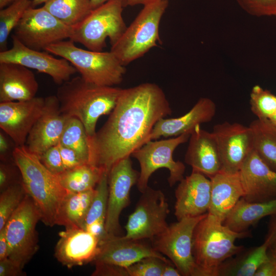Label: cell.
Instances as JSON below:
<instances>
[{
    "mask_svg": "<svg viewBox=\"0 0 276 276\" xmlns=\"http://www.w3.org/2000/svg\"><path fill=\"white\" fill-rule=\"evenodd\" d=\"M172 112L165 93L155 83L122 89L107 120L88 137L89 164L108 173L116 163L144 145L156 122Z\"/></svg>",
    "mask_w": 276,
    "mask_h": 276,
    "instance_id": "1",
    "label": "cell"
},
{
    "mask_svg": "<svg viewBox=\"0 0 276 276\" xmlns=\"http://www.w3.org/2000/svg\"><path fill=\"white\" fill-rule=\"evenodd\" d=\"M122 90L89 83L80 76L60 85L56 96L62 113L78 119L90 137L96 132L98 119L110 114L116 106Z\"/></svg>",
    "mask_w": 276,
    "mask_h": 276,
    "instance_id": "2",
    "label": "cell"
},
{
    "mask_svg": "<svg viewBox=\"0 0 276 276\" xmlns=\"http://www.w3.org/2000/svg\"><path fill=\"white\" fill-rule=\"evenodd\" d=\"M251 236L249 231L235 232L207 213L198 223L193 233L195 276H218L220 265L245 248L236 245V240Z\"/></svg>",
    "mask_w": 276,
    "mask_h": 276,
    "instance_id": "3",
    "label": "cell"
},
{
    "mask_svg": "<svg viewBox=\"0 0 276 276\" xmlns=\"http://www.w3.org/2000/svg\"><path fill=\"white\" fill-rule=\"evenodd\" d=\"M13 157L27 193L40 211L41 221L50 227L56 225L60 204L70 192L62 186L58 176L49 171L25 145L16 146Z\"/></svg>",
    "mask_w": 276,
    "mask_h": 276,
    "instance_id": "4",
    "label": "cell"
},
{
    "mask_svg": "<svg viewBox=\"0 0 276 276\" xmlns=\"http://www.w3.org/2000/svg\"><path fill=\"white\" fill-rule=\"evenodd\" d=\"M45 51L64 58L72 64L86 81L100 86L121 83L126 68L111 52L93 51L80 48L69 39L47 47Z\"/></svg>",
    "mask_w": 276,
    "mask_h": 276,
    "instance_id": "5",
    "label": "cell"
},
{
    "mask_svg": "<svg viewBox=\"0 0 276 276\" xmlns=\"http://www.w3.org/2000/svg\"><path fill=\"white\" fill-rule=\"evenodd\" d=\"M168 0H157L144 5L110 51L124 66L141 57L159 41L161 19L168 6Z\"/></svg>",
    "mask_w": 276,
    "mask_h": 276,
    "instance_id": "6",
    "label": "cell"
},
{
    "mask_svg": "<svg viewBox=\"0 0 276 276\" xmlns=\"http://www.w3.org/2000/svg\"><path fill=\"white\" fill-rule=\"evenodd\" d=\"M124 7V0H110L92 10L83 21L72 27L69 39L93 51H102L107 38L111 45H114L127 27L122 16Z\"/></svg>",
    "mask_w": 276,
    "mask_h": 276,
    "instance_id": "7",
    "label": "cell"
},
{
    "mask_svg": "<svg viewBox=\"0 0 276 276\" xmlns=\"http://www.w3.org/2000/svg\"><path fill=\"white\" fill-rule=\"evenodd\" d=\"M39 220L40 211L27 194L4 227L9 245L8 258L23 269L39 249L36 227Z\"/></svg>",
    "mask_w": 276,
    "mask_h": 276,
    "instance_id": "8",
    "label": "cell"
},
{
    "mask_svg": "<svg viewBox=\"0 0 276 276\" xmlns=\"http://www.w3.org/2000/svg\"><path fill=\"white\" fill-rule=\"evenodd\" d=\"M190 134L184 133L164 140L150 141L131 154V156L137 160L140 166L136 183L140 192L143 193L146 190L150 176L160 168L168 169L170 174L168 181L170 187L184 178L185 165L179 160H174L173 153L178 146L189 141Z\"/></svg>",
    "mask_w": 276,
    "mask_h": 276,
    "instance_id": "9",
    "label": "cell"
},
{
    "mask_svg": "<svg viewBox=\"0 0 276 276\" xmlns=\"http://www.w3.org/2000/svg\"><path fill=\"white\" fill-rule=\"evenodd\" d=\"M206 214L182 218L169 225L163 233L151 239L153 248L169 258L181 275L195 276L193 233L198 223Z\"/></svg>",
    "mask_w": 276,
    "mask_h": 276,
    "instance_id": "10",
    "label": "cell"
},
{
    "mask_svg": "<svg viewBox=\"0 0 276 276\" xmlns=\"http://www.w3.org/2000/svg\"><path fill=\"white\" fill-rule=\"evenodd\" d=\"M13 34L26 47L45 51L51 44L70 39L72 27L65 25L43 6L31 7L13 30Z\"/></svg>",
    "mask_w": 276,
    "mask_h": 276,
    "instance_id": "11",
    "label": "cell"
},
{
    "mask_svg": "<svg viewBox=\"0 0 276 276\" xmlns=\"http://www.w3.org/2000/svg\"><path fill=\"white\" fill-rule=\"evenodd\" d=\"M142 194L125 226L126 233L124 237L127 239L151 240L169 225L166 219L170 211L163 192L148 186Z\"/></svg>",
    "mask_w": 276,
    "mask_h": 276,
    "instance_id": "12",
    "label": "cell"
},
{
    "mask_svg": "<svg viewBox=\"0 0 276 276\" xmlns=\"http://www.w3.org/2000/svg\"><path fill=\"white\" fill-rule=\"evenodd\" d=\"M140 172L132 168L130 156L116 163L108 173V197L105 220L108 236H119V218L130 203V193L137 183Z\"/></svg>",
    "mask_w": 276,
    "mask_h": 276,
    "instance_id": "13",
    "label": "cell"
},
{
    "mask_svg": "<svg viewBox=\"0 0 276 276\" xmlns=\"http://www.w3.org/2000/svg\"><path fill=\"white\" fill-rule=\"evenodd\" d=\"M12 47L0 52V62H13L50 76L54 82L61 85L77 72L76 68L64 58L58 59L44 51L30 49L12 35Z\"/></svg>",
    "mask_w": 276,
    "mask_h": 276,
    "instance_id": "14",
    "label": "cell"
},
{
    "mask_svg": "<svg viewBox=\"0 0 276 276\" xmlns=\"http://www.w3.org/2000/svg\"><path fill=\"white\" fill-rule=\"evenodd\" d=\"M212 132L219 149L221 171L229 173L238 172L253 150L251 129L239 123L224 122L214 125Z\"/></svg>",
    "mask_w": 276,
    "mask_h": 276,
    "instance_id": "15",
    "label": "cell"
},
{
    "mask_svg": "<svg viewBox=\"0 0 276 276\" xmlns=\"http://www.w3.org/2000/svg\"><path fill=\"white\" fill-rule=\"evenodd\" d=\"M45 98L0 103V128L16 146L25 145L33 126L42 112Z\"/></svg>",
    "mask_w": 276,
    "mask_h": 276,
    "instance_id": "16",
    "label": "cell"
},
{
    "mask_svg": "<svg viewBox=\"0 0 276 276\" xmlns=\"http://www.w3.org/2000/svg\"><path fill=\"white\" fill-rule=\"evenodd\" d=\"M68 118L61 111L56 95L45 97L42 112L27 138L25 145L28 150L39 158L47 149L58 144Z\"/></svg>",
    "mask_w": 276,
    "mask_h": 276,
    "instance_id": "17",
    "label": "cell"
},
{
    "mask_svg": "<svg viewBox=\"0 0 276 276\" xmlns=\"http://www.w3.org/2000/svg\"><path fill=\"white\" fill-rule=\"evenodd\" d=\"M55 248V257L68 268L94 262L99 251V239L81 228H65Z\"/></svg>",
    "mask_w": 276,
    "mask_h": 276,
    "instance_id": "18",
    "label": "cell"
},
{
    "mask_svg": "<svg viewBox=\"0 0 276 276\" xmlns=\"http://www.w3.org/2000/svg\"><path fill=\"white\" fill-rule=\"evenodd\" d=\"M175 195L174 215L177 220L208 213L211 201V182L203 174L192 171L179 182Z\"/></svg>",
    "mask_w": 276,
    "mask_h": 276,
    "instance_id": "19",
    "label": "cell"
},
{
    "mask_svg": "<svg viewBox=\"0 0 276 276\" xmlns=\"http://www.w3.org/2000/svg\"><path fill=\"white\" fill-rule=\"evenodd\" d=\"M244 194L249 202L276 199V172L269 168L252 150L239 171Z\"/></svg>",
    "mask_w": 276,
    "mask_h": 276,
    "instance_id": "20",
    "label": "cell"
},
{
    "mask_svg": "<svg viewBox=\"0 0 276 276\" xmlns=\"http://www.w3.org/2000/svg\"><path fill=\"white\" fill-rule=\"evenodd\" d=\"M155 257L167 260L162 254L141 240L120 236H107L99 242V251L94 262H102L127 268L141 259Z\"/></svg>",
    "mask_w": 276,
    "mask_h": 276,
    "instance_id": "21",
    "label": "cell"
},
{
    "mask_svg": "<svg viewBox=\"0 0 276 276\" xmlns=\"http://www.w3.org/2000/svg\"><path fill=\"white\" fill-rule=\"evenodd\" d=\"M216 112V105L212 100L206 97L200 98L184 115L174 118L160 119L150 133L146 143L161 137L167 138L184 133L191 134L196 126L211 121Z\"/></svg>",
    "mask_w": 276,
    "mask_h": 276,
    "instance_id": "22",
    "label": "cell"
},
{
    "mask_svg": "<svg viewBox=\"0 0 276 276\" xmlns=\"http://www.w3.org/2000/svg\"><path fill=\"white\" fill-rule=\"evenodd\" d=\"M185 162L192 171L209 178L221 171V163L216 138L213 132L198 125L190 134Z\"/></svg>",
    "mask_w": 276,
    "mask_h": 276,
    "instance_id": "23",
    "label": "cell"
},
{
    "mask_svg": "<svg viewBox=\"0 0 276 276\" xmlns=\"http://www.w3.org/2000/svg\"><path fill=\"white\" fill-rule=\"evenodd\" d=\"M39 85L30 68L13 62H0V103L36 97Z\"/></svg>",
    "mask_w": 276,
    "mask_h": 276,
    "instance_id": "24",
    "label": "cell"
},
{
    "mask_svg": "<svg viewBox=\"0 0 276 276\" xmlns=\"http://www.w3.org/2000/svg\"><path fill=\"white\" fill-rule=\"evenodd\" d=\"M210 179L211 195L208 213L223 222L228 213L244 194L239 172L220 171Z\"/></svg>",
    "mask_w": 276,
    "mask_h": 276,
    "instance_id": "25",
    "label": "cell"
},
{
    "mask_svg": "<svg viewBox=\"0 0 276 276\" xmlns=\"http://www.w3.org/2000/svg\"><path fill=\"white\" fill-rule=\"evenodd\" d=\"M276 213V199L262 202H249L241 198L226 216L223 223L238 233L248 231L262 218Z\"/></svg>",
    "mask_w": 276,
    "mask_h": 276,
    "instance_id": "26",
    "label": "cell"
},
{
    "mask_svg": "<svg viewBox=\"0 0 276 276\" xmlns=\"http://www.w3.org/2000/svg\"><path fill=\"white\" fill-rule=\"evenodd\" d=\"M268 249L266 240L260 246L245 248L220 265L218 276H254L259 267L267 260Z\"/></svg>",
    "mask_w": 276,
    "mask_h": 276,
    "instance_id": "27",
    "label": "cell"
},
{
    "mask_svg": "<svg viewBox=\"0 0 276 276\" xmlns=\"http://www.w3.org/2000/svg\"><path fill=\"white\" fill-rule=\"evenodd\" d=\"M95 194L96 188L81 192H68L59 207L56 225L64 226L65 228H83Z\"/></svg>",
    "mask_w": 276,
    "mask_h": 276,
    "instance_id": "28",
    "label": "cell"
},
{
    "mask_svg": "<svg viewBox=\"0 0 276 276\" xmlns=\"http://www.w3.org/2000/svg\"><path fill=\"white\" fill-rule=\"evenodd\" d=\"M249 127L252 134L253 150L276 172V125L269 119H257Z\"/></svg>",
    "mask_w": 276,
    "mask_h": 276,
    "instance_id": "29",
    "label": "cell"
},
{
    "mask_svg": "<svg viewBox=\"0 0 276 276\" xmlns=\"http://www.w3.org/2000/svg\"><path fill=\"white\" fill-rule=\"evenodd\" d=\"M105 172L98 167L85 164L65 170L58 176L67 191L77 193L95 189Z\"/></svg>",
    "mask_w": 276,
    "mask_h": 276,
    "instance_id": "30",
    "label": "cell"
},
{
    "mask_svg": "<svg viewBox=\"0 0 276 276\" xmlns=\"http://www.w3.org/2000/svg\"><path fill=\"white\" fill-rule=\"evenodd\" d=\"M43 6L71 27L80 23L93 10L91 0H49Z\"/></svg>",
    "mask_w": 276,
    "mask_h": 276,
    "instance_id": "31",
    "label": "cell"
},
{
    "mask_svg": "<svg viewBox=\"0 0 276 276\" xmlns=\"http://www.w3.org/2000/svg\"><path fill=\"white\" fill-rule=\"evenodd\" d=\"M59 143L73 149L87 164H89L88 136L82 123L75 117H69Z\"/></svg>",
    "mask_w": 276,
    "mask_h": 276,
    "instance_id": "32",
    "label": "cell"
},
{
    "mask_svg": "<svg viewBox=\"0 0 276 276\" xmlns=\"http://www.w3.org/2000/svg\"><path fill=\"white\" fill-rule=\"evenodd\" d=\"M33 7L31 0H16L0 10V52L7 49L8 38L25 12Z\"/></svg>",
    "mask_w": 276,
    "mask_h": 276,
    "instance_id": "33",
    "label": "cell"
},
{
    "mask_svg": "<svg viewBox=\"0 0 276 276\" xmlns=\"http://www.w3.org/2000/svg\"><path fill=\"white\" fill-rule=\"evenodd\" d=\"M108 197V173L105 172L96 187V194L87 214L83 229L94 223L105 224Z\"/></svg>",
    "mask_w": 276,
    "mask_h": 276,
    "instance_id": "34",
    "label": "cell"
},
{
    "mask_svg": "<svg viewBox=\"0 0 276 276\" xmlns=\"http://www.w3.org/2000/svg\"><path fill=\"white\" fill-rule=\"evenodd\" d=\"M249 104L251 112L257 119L270 120L276 111V96L256 85L250 93Z\"/></svg>",
    "mask_w": 276,
    "mask_h": 276,
    "instance_id": "35",
    "label": "cell"
},
{
    "mask_svg": "<svg viewBox=\"0 0 276 276\" xmlns=\"http://www.w3.org/2000/svg\"><path fill=\"white\" fill-rule=\"evenodd\" d=\"M27 194L22 181L11 185L1 192L0 230L5 226L9 218L20 205Z\"/></svg>",
    "mask_w": 276,
    "mask_h": 276,
    "instance_id": "36",
    "label": "cell"
},
{
    "mask_svg": "<svg viewBox=\"0 0 276 276\" xmlns=\"http://www.w3.org/2000/svg\"><path fill=\"white\" fill-rule=\"evenodd\" d=\"M169 261L148 257L127 267L126 269L128 276H162L165 265Z\"/></svg>",
    "mask_w": 276,
    "mask_h": 276,
    "instance_id": "37",
    "label": "cell"
},
{
    "mask_svg": "<svg viewBox=\"0 0 276 276\" xmlns=\"http://www.w3.org/2000/svg\"><path fill=\"white\" fill-rule=\"evenodd\" d=\"M248 14L255 16L276 15V0H235Z\"/></svg>",
    "mask_w": 276,
    "mask_h": 276,
    "instance_id": "38",
    "label": "cell"
},
{
    "mask_svg": "<svg viewBox=\"0 0 276 276\" xmlns=\"http://www.w3.org/2000/svg\"><path fill=\"white\" fill-rule=\"evenodd\" d=\"M19 170L14 161L1 162L0 191L16 183L21 182Z\"/></svg>",
    "mask_w": 276,
    "mask_h": 276,
    "instance_id": "39",
    "label": "cell"
},
{
    "mask_svg": "<svg viewBox=\"0 0 276 276\" xmlns=\"http://www.w3.org/2000/svg\"><path fill=\"white\" fill-rule=\"evenodd\" d=\"M39 159L43 165L54 174L58 175L64 171L59 143L44 151Z\"/></svg>",
    "mask_w": 276,
    "mask_h": 276,
    "instance_id": "40",
    "label": "cell"
},
{
    "mask_svg": "<svg viewBox=\"0 0 276 276\" xmlns=\"http://www.w3.org/2000/svg\"><path fill=\"white\" fill-rule=\"evenodd\" d=\"M59 146L64 171L87 164L73 149L63 146L59 143Z\"/></svg>",
    "mask_w": 276,
    "mask_h": 276,
    "instance_id": "41",
    "label": "cell"
},
{
    "mask_svg": "<svg viewBox=\"0 0 276 276\" xmlns=\"http://www.w3.org/2000/svg\"><path fill=\"white\" fill-rule=\"evenodd\" d=\"M93 276H128L126 268L109 263L95 262Z\"/></svg>",
    "mask_w": 276,
    "mask_h": 276,
    "instance_id": "42",
    "label": "cell"
},
{
    "mask_svg": "<svg viewBox=\"0 0 276 276\" xmlns=\"http://www.w3.org/2000/svg\"><path fill=\"white\" fill-rule=\"evenodd\" d=\"M16 145L11 137L3 130L0 132L1 162L14 161L13 151Z\"/></svg>",
    "mask_w": 276,
    "mask_h": 276,
    "instance_id": "43",
    "label": "cell"
},
{
    "mask_svg": "<svg viewBox=\"0 0 276 276\" xmlns=\"http://www.w3.org/2000/svg\"><path fill=\"white\" fill-rule=\"evenodd\" d=\"M269 217L265 240L268 243V254L276 258V213Z\"/></svg>",
    "mask_w": 276,
    "mask_h": 276,
    "instance_id": "44",
    "label": "cell"
},
{
    "mask_svg": "<svg viewBox=\"0 0 276 276\" xmlns=\"http://www.w3.org/2000/svg\"><path fill=\"white\" fill-rule=\"evenodd\" d=\"M26 273L9 258L0 260V276H25Z\"/></svg>",
    "mask_w": 276,
    "mask_h": 276,
    "instance_id": "45",
    "label": "cell"
},
{
    "mask_svg": "<svg viewBox=\"0 0 276 276\" xmlns=\"http://www.w3.org/2000/svg\"><path fill=\"white\" fill-rule=\"evenodd\" d=\"M254 276H276V258L268 255L267 260L259 267Z\"/></svg>",
    "mask_w": 276,
    "mask_h": 276,
    "instance_id": "46",
    "label": "cell"
},
{
    "mask_svg": "<svg viewBox=\"0 0 276 276\" xmlns=\"http://www.w3.org/2000/svg\"><path fill=\"white\" fill-rule=\"evenodd\" d=\"M9 256V245L4 227L0 230V260L8 258Z\"/></svg>",
    "mask_w": 276,
    "mask_h": 276,
    "instance_id": "47",
    "label": "cell"
},
{
    "mask_svg": "<svg viewBox=\"0 0 276 276\" xmlns=\"http://www.w3.org/2000/svg\"><path fill=\"white\" fill-rule=\"evenodd\" d=\"M180 275H181L180 272L171 261H169L166 263L162 273V276Z\"/></svg>",
    "mask_w": 276,
    "mask_h": 276,
    "instance_id": "48",
    "label": "cell"
},
{
    "mask_svg": "<svg viewBox=\"0 0 276 276\" xmlns=\"http://www.w3.org/2000/svg\"><path fill=\"white\" fill-rule=\"evenodd\" d=\"M157 0H124L125 7L127 6H135L136 5L142 4L143 5L149 3Z\"/></svg>",
    "mask_w": 276,
    "mask_h": 276,
    "instance_id": "49",
    "label": "cell"
},
{
    "mask_svg": "<svg viewBox=\"0 0 276 276\" xmlns=\"http://www.w3.org/2000/svg\"><path fill=\"white\" fill-rule=\"evenodd\" d=\"M110 0H91L92 9H94Z\"/></svg>",
    "mask_w": 276,
    "mask_h": 276,
    "instance_id": "50",
    "label": "cell"
},
{
    "mask_svg": "<svg viewBox=\"0 0 276 276\" xmlns=\"http://www.w3.org/2000/svg\"><path fill=\"white\" fill-rule=\"evenodd\" d=\"M16 0H0V8L3 9Z\"/></svg>",
    "mask_w": 276,
    "mask_h": 276,
    "instance_id": "51",
    "label": "cell"
},
{
    "mask_svg": "<svg viewBox=\"0 0 276 276\" xmlns=\"http://www.w3.org/2000/svg\"><path fill=\"white\" fill-rule=\"evenodd\" d=\"M32 2V5L33 7H35L38 5L41 4H44L49 0H31Z\"/></svg>",
    "mask_w": 276,
    "mask_h": 276,
    "instance_id": "52",
    "label": "cell"
},
{
    "mask_svg": "<svg viewBox=\"0 0 276 276\" xmlns=\"http://www.w3.org/2000/svg\"><path fill=\"white\" fill-rule=\"evenodd\" d=\"M270 120L276 125V111L274 116Z\"/></svg>",
    "mask_w": 276,
    "mask_h": 276,
    "instance_id": "53",
    "label": "cell"
}]
</instances>
